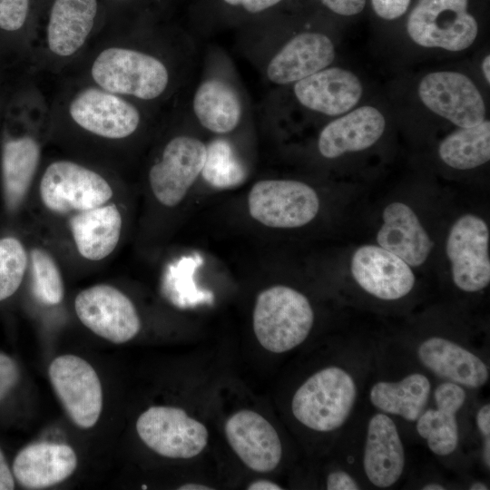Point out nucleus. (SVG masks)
Returning <instances> with one entry per match:
<instances>
[{"instance_id":"a211bd4d","label":"nucleus","mask_w":490,"mask_h":490,"mask_svg":"<svg viewBox=\"0 0 490 490\" xmlns=\"http://www.w3.org/2000/svg\"><path fill=\"white\" fill-rule=\"evenodd\" d=\"M41 143L26 134L6 141L2 153V185L5 210L15 215L25 208L40 171Z\"/></svg>"},{"instance_id":"f03ea898","label":"nucleus","mask_w":490,"mask_h":490,"mask_svg":"<svg viewBox=\"0 0 490 490\" xmlns=\"http://www.w3.org/2000/svg\"><path fill=\"white\" fill-rule=\"evenodd\" d=\"M314 312L305 295L284 285L262 290L257 297L252 326L259 343L270 352L284 353L309 336Z\"/></svg>"},{"instance_id":"5701e85b","label":"nucleus","mask_w":490,"mask_h":490,"mask_svg":"<svg viewBox=\"0 0 490 490\" xmlns=\"http://www.w3.org/2000/svg\"><path fill=\"white\" fill-rule=\"evenodd\" d=\"M420 362L438 377L459 386L477 388L488 379V368L476 355L440 337L422 342L417 349Z\"/></svg>"},{"instance_id":"2eb2a0df","label":"nucleus","mask_w":490,"mask_h":490,"mask_svg":"<svg viewBox=\"0 0 490 490\" xmlns=\"http://www.w3.org/2000/svg\"><path fill=\"white\" fill-rule=\"evenodd\" d=\"M351 273L364 290L385 300L403 298L415 285L409 265L380 246L359 247L352 256Z\"/></svg>"},{"instance_id":"9b49d317","label":"nucleus","mask_w":490,"mask_h":490,"mask_svg":"<svg viewBox=\"0 0 490 490\" xmlns=\"http://www.w3.org/2000/svg\"><path fill=\"white\" fill-rule=\"evenodd\" d=\"M48 375L72 421L83 429L93 427L103 409V389L90 363L75 355H62L52 361Z\"/></svg>"},{"instance_id":"f3484780","label":"nucleus","mask_w":490,"mask_h":490,"mask_svg":"<svg viewBox=\"0 0 490 490\" xmlns=\"http://www.w3.org/2000/svg\"><path fill=\"white\" fill-rule=\"evenodd\" d=\"M335 59V47L327 35L301 33L290 39L270 60L268 79L277 84L299 82L322 69Z\"/></svg>"},{"instance_id":"f8f14e48","label":"nucleus","mask_w":490,"mask_h":490,"mask_svg":"<svg viewBox=\"0 0 490 490\" xmlns=\"http://www.w3.org/2000/svg\"><path fill=\"white\" fill-rule=\"evenodd\" d=\"M488 247V227L480 217L466 214L453 224L446 240V254L454 283L460 289L475 292L489 284Z\"/></svg>"},{"instance_id":"412c9836","label":"nucleus","mask_w":490,"mask_h":490,"mask_svg":"<svg viewBox=\"0 0 490 490\" xmlns=\"http://www.w3.org/2000/svg\"><path fill=\"white\" fill-rule=\"evenodd\" d=\"M363 466L368 480L381 488L393 485L403 473L404 446L387 415L376 414L368 422Z\"/></svg>"},{"instance_id":"72a5a7b5","label":"nucleus","mask_w":490,"mask_h":490,"mask_svg":"<svg viewBox=\"0 0 490 490\" xmlns=\"http://www.w3.org/2000/svg\"><path fill=\"white\" fill-rule=\"evenodd\" d=\"M331 12L342 16H353L361 13L367 0H320Z\"/></svg>"},{"instance_id":"423d86ee","label":"nucleus","mask_w":490,"mask_h":490,"mask_svg":"<svg viewBox=\"0 0 490 490\" xmlns=\"http://www.w3.org/2000/svg\"><path fill=\"white\" fill-rule=\"evenodd\" d=\"M407 31L420 46L459 52L475 42L478 23L468 11V0H418Z\"/></svg>"},{"instance_id":"7c9ffc66","label":"nucleus","mask_w":490,"mask_h":490,"mask_svg":"<svg viewBox=\"0 0 490 490\" xmlns=\"http://www.w3.org/2000/svg\"><path fill=\"white\" fill-rule=\"evenodd\" d=\"M28 7L29 0H0V28L20 29L26 20Z\"/></svg>"},{"instance_id":"c85d7f7f","label":"nucleus","mask_w":490,"mask_h":490,"mask_svg":"<svg viewBox=\"0 0 490 490\" xmlns=\"http://www.w3.org/2000/svg\"><path fill=\"white\" fill-rule=\"evenodd\" d=\"M206 147V159L201 174L210 186L230 189L246 181L245 166L228 141L216 139Z\"/></svg>"},{"instance_id":"4c0bfd02","label":"nucleus","mask_w":490,"mask_h":490,"mask_svg":"<svg viewBox=\"0 0 490 490\" xmlns=\"http://www.w3.org/2000/svg\"><path fill=\"white\" fill-rule=\"evenodd\" d=\"M15 485L13 472L0 448V490H12L15 488Z\"/></svg>"},{"instance_id":"39448f33","label":"nucleus","mask_w":490,"mask_h":490,"mask_svg":"<svg viewBox=\"0 0 490 490\" xmlns=\"http://www.w3.org/2000/svg\"><path fill=\"white\" fill-rule=\"evenodd\" d=\"M207 147L199 139L178 135L163 147L147 174L148 193L164 211L177 208L201 173Z\"/></svg>"},{"instance_id":"aec40b11","label":"nucleus","mask_w":490,"mask_h":490,"mask_svg":"<svg viewBox=\"0 0 490 490\" xmlns=\"http://www.w3.org/2000/svg\"><path fill=\"white\" fill-rule=\"evenodd\" d=\"M385 128L386 120L380 111L361 106L327 124L319 134L318 148L328 159L362 151L377 142Z\"/></svg>"},{"instance_id":"c9c22d12","label":"nucleus","mask_w":490,"mask_h":490,"mask_svg":"<svg viewBox=\"0 0 490 490\" xmlns=\"http://www.w3.org/2000/svg\"><path fill=\"white\" fill-rule=\"evenodd\" d=\"M328 490H357L359 489L357 482L344 471L331 472L327 477Z\"/></svg>"},{"instance_id":"a19ab883","label":"nucleus","mask_w":490,"mask_h":490,"mask_svg":"<svg viewBox=\"0 0 490 490\" xmlns=\"http://www.w3.org/2000/svg\"><path fill=\"white\" fill-rule=\"evenodd\" d=\"M489 65H490V56H489V55H486V56L484 58L483 62H482V71H483L485 79V81L487 82V83H490V70H489Z\"/></svg>"},{"instance_id":"37998d69","label":"nucleus","mask_w":490,"mask_h":490,"mask_svg":"<svg viewBox=\"0 0 490 490\" xmlns=\"http://www.w3.org/2000/svg\"><path fill=\"white\" fill-rule=\"evenodd\" d=\"M469 489H471V490H486V489H488V487L484 483L476 482V483H474L473 485H471Z\"/></svg>"},{"instance_id":"c756f323","label":"nucleus","mask_w":490,"mask_h":490,"mask_svg":"<svg viewBox=\"0 0 490 490\" xmlns=\"http://www.w3.org/2000/svg\"><path fill=\"white\" fill-rule=\"evenodd\" d=\"M28 263L26 236L0 237V302L14 296L25 282Z\"/></svg>"},{"instance_id":"79ce46f5","label":"nucleus","mask_w":490,"mask_h":490,"mask_svg":"<svg viewBox=\"0 0 490 490\" xmlns=\"http://www.w3.org/2000/svg\"><path fill=\"white\" fill-rule=\"evenodd\" d=\"M445 487L439 484H428L423 487V490H444Z\"/></svg>"},{"instance_id":"ddd939ff","label":"nucleus","mask_w":490,"mask_h":490,"mask_svg":"<svg viewBox=\"0 0 490 490\" xmlns=\"http://www.w3.org/2000/svg\"><path fill=\"white\" fill-rule=\"evenodd\" d=\"M422 103L460 128L485 120V104L475 84L465 74L439 71L426 74L418 85Z\"/></svg>"},{"instance_id":"1a4fd4ad","label":"nucleus","mask_w":490,"mask_h":490,"mask_svg":"<svg viewBox=\"0 0 490 490\" xmlns=\"http://www.w3.org/2000/svg\"><path fill=\"white\" fill-rule=\"evenodd\" d=\"M248 210L256 221L276 229L310 222L319 210V199L309 185L293 180H262L248 194Z\"/></svg>"},{"instance_id":"4468645a","label":"nucleus","mask_w":490,"mask_h":490,"mask_svg":"<svg viewBox=\"0 0 490 490\" xmlns=\"http://www.w3.org/2000/svg\"><path fill=\"white\" fill-rule=\"evenodd\" d=\"M227 441L234 453L250 469L269 473L282 457V446L274 426L260 414L242 409L225 423Z\"/></svg>"},{"instance_id":"2f4dec72","label":"nucleus","mask_w":490,"mask_h":490,"mask_svg":"<svg viewBox=\"0 0 490 490\" xmlns=\"http://www.w3.org/2000/svg\"><path fill=\"white\" fill-rule=\"evenodd\" d=\"M19 378L17 363L13 358L0 352V402L14 389Z\"/></svg>"},{"instance_id":"4be33fe9","label":"nucleus","mask_w":490,"mask_h":490,"mask_svg":"<svg viewBox=\"0 0 490 490\" xmlns=\"http://www.w3.org/2000/svg\"><path fill=\"white\" fill-rule=\"evenodd\" d=\"M377 241L411 267L422 265L434 246L416 214L399 201L384 209L383 224L377 234Z\"/></svg>"},{"instance_id":"58836bf2","label":"nucleus","mask_w":490,"mask_h":490,"mask_svg":"<svg viewBox=\"0 0 490 490\" xmlns=\"http://www.w3.org/2000/svg\"><path fill=\"white\" fill-rule=\"evenodd\" d=\"M248 490H280L282 487L267 479H258L256 481L251 482L248 487Z\"/></svg>"},{"instance_id":"f704fd0d","label":"nucleus","mask_w":490,"mask_h":490,"mask_svg":"<svg viewBox=\"0 0 490 490\" xmlns=\"http://www.w3.org/2000/svg\"><path fill=\"white\" fill-rule=\"evenodd\" d=\"M476 425L484 436V460L487 467L490 466V406H483L476 414Z\"/></svg>"},{"instance_id":"0eeeda50","label":"nucleus","mask_w":490,"mask_h":490,"mask_svg":"<svg viewBox=\"0 0 490 490\" xmlns=\"http://www.w3.org/2000/svg\"><path fill=\"white\" fill-rule=\"evenodd\" d=\"M74 310L86 328L114 344L132 340L142 328L135 304L113 283H96L80 290L74 299Z\"/></svg>"},{"instance_id":"dca6fc26","label":"nucleus","mask_w":490,"mask_h":490,"mask_svg":"<svg viewBox=\"0 0 490 490\" xmlns=\"http://www.w3.org/2000/svg\"><path fill=\"white\" fill-rule=\"evenodd\" d=\"M293 91L304 107L335 116L348 113L358 104L363 87L352 72L330 67L296 82Z\"/></svg>"},{"instance_id":"a878e982","label":"nucleus","mask_w":490,"mask_h":490,"mask_svg":"<svg viewBox=\"0 0 490 490\" xmlns=\"http://www.w3.org/2000/svg\"><path fill=\"white\" fill-rule=\"evenodd\" d=\"M192 107L200 123L214 133L230 132L241 117V103L237 92L220 79H208L199 85Z\"/></svg>"},{"instance_id":"cd10ccee","label":"nucleus","mask_w":490,"mask_h":490,"mask_svg":"<svg viewBox=\"0 0 490 490\" xmlns=\"http://www.w3.org/2000/svg\"><path fill=\"white\" fill-rule=\"evenodd\" d=\"M438 153L448 166L457 170L476 168L490 160V122L460 128L440 143Z\"/></svg>"},{"instance_id":"bb28decb","label":"nucleus","mask_w":490,"mask_h":490,"mask_svg":"<svg viewBox=\"0 0 490 490\" xmlns=\"http://www.w3.org/2000/svg\"><path fill=\"white\" fill-rule=\"evenodd\" d=\"M430 393L428 378L413 373L398 382L379 381L370 389V401L379 410L416 421L422 414Z\"/></svg>"},{"instance_id":"9d476101","label":"nucleus","mask_w":490,"mask_h":490,"mask_svg":"<svg viewBox=\"0 0 490 490\" xmlns=\"http://www.w3.org/2000/svg\"><path fill=\"white\" fill-rule=\"evenodd\" d=\"M135 426L151 450L168 458L195 457L208 444L206 426L180 407L152 406L139 416Z\"/></svg>"},{"instance_id":"473e14b6","label":"nucleus","mask_w":490,"mask_h":490,"mask_svg":"<svg viewBox=\"0 0 490 490\" xmlns=\"http://www.w3.org/2000/svg\"><path fill=\"white\" fill-rule=\"evenodd\" d=\"M375 14L387 21L396 20L407 11L411 0H370Z\"/></svg>"},{"instance_id":"20e7f679","label":"nucleus","mask_w":490,"mask_h":490,"mask_svg":"<svg viewBox=\"0 0 490 490\" xmlns=\"http://www.w3.org/2000/svg\"><path fill=\"white\" fill-rule=\"evenodd\" d=\"M91 74L103 90L142 100L159 97L169 83V72L161 60L122 47L103 50L93 63Z\"/></svg>"},{"instance_id":"6ab92c4d","label":"nucleus","mask_w":490,"mask_h":490,"mask_svg":"<svg viewBox=\"0 0 490 490\" xmlns=\"http://www.w3.org/2000/svg\"><path fill=\"white\" fill-rule=\"evenodd\" d=\"M77 463V456L68 445L34 443L18 452L13 462L12 472L23 487L44 489L71 476Z\"/></svg>"},{"instance_id":"6e6552de","label":"nucleus","mask_w":490,"mask_h":490,"mask_svg":"<svg viewBox=\"0 0 490 490\" xmlns=\"http://www.w3.org/2000/svg\"><path fill=\"white\" fill-rule=\"evenodd\" d=\"M73 122L88 138L102 145L113 146L132 136L141 115L135 106L101 88H86L71 101Z\"/></svg>"},{"instance_id":"e433bc0d","label":"nucleus","mask_w":490,"mask_h":490,"mask_svg":"<svg viewBox=\"0 0 490 490\" xmlns=\"http://www.w3.org/2000/svg\"><path fill=\"white\" fill-rule=\"evenodd\" d=\"M225 4L240 7L248 13L257 14L268 10L282 0H222Z\"/></svg>"},{"instance_id":"b1692460","label":"nucleus","mask_w":490,"mask_h":490,"mask_svg":"<svg viewBox=\"0 0 490 490\" xmlns=\"http://www.w3.org/2000/svg\"><path fill=\"white\" fill-rule=\"evenodd\" d=\"M436 408H429L416 419V431L437 456H448L459 442L456 413L466 401L464 388L453 382L440 384L435 390Z\"/></svg>"},{"instance_id":"393cba45","label":"nucleus","mask_w":490,"mask_h":490,"mask_svg":"<svg viewBox=\"0 0 490 490\" xmlns=\"http://www.w3.org/2000/svg\"><path fill=\"white\" fill-rule=\"evenodd\" d=\"M97 14V0H54L47 24L50 51L62 57L75 54L88 38Z\"/></svg>"},{"instance_id":"f257e3e1","label":"nucleus","mask_w":490,"mask_h":490,"mask_svg":"<svg viewBox=\"0 0 490 490\" xmlns=\"http://www.w3.org/2000/svg\"><path fill=\"white\" fill-rule=\"evenodd\" d=\"M27 206L66 271L100 269L121 248L129 227V193L114 172L69 158L39 171Z\"/></svg>"},{"instance_id":"ea45409f","label":"nucleus","mask_w":490,"mask_h":490,"mask_svg":"<svg viewBox=\"0 0 490 490\" xmlns=\"http://www.w3.org/2000/svg\"><path fill=\"white\" fill-rule=\"evenodd\" d=\"M180 490H212L214 488L197 483H188L178 487Z\"/></svg>"},{"instance_id":"7ed1b4c3","label":"nucleus","mask_w":490,"mask_h":490,"mask_svg":"<svg viewBox=\"0 0 490 490\" xmlns=\"http://www.w3.org/2000/svg\"><path fill=\"white\" fill-rule=\"evenodd\" d=\"M357 397L352 377L338 367L325 368L310 376L295 392L291 410L305 426L329 432L348 417Z\"/></svg>"}]
</instances>
